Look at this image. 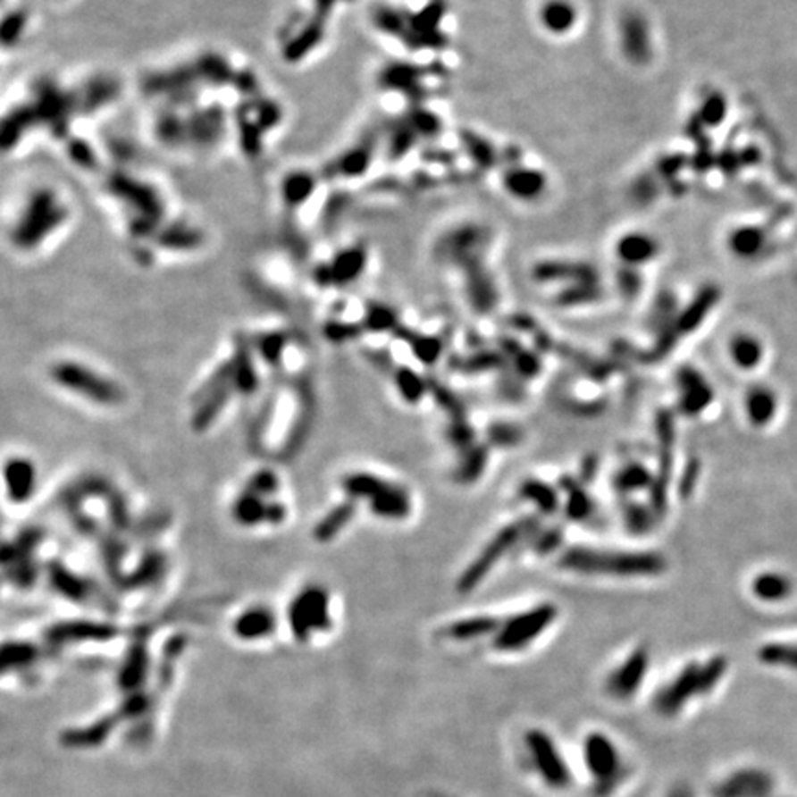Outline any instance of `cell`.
I'll return each mask as SVG.
<instances>
[{
	"label": "cell",
	"instance_id": "46",
	"mask_svg": "<svg viewBox=\"0 0 797 797\" xmlns=\"http://www.w3.org/2000/svg\"><path fill=\"white\" fill-rule=\"evenodd\" d=\"M429 391L434 395L436 403L450 415V419H466L464 403L445 384L436 379H429Z\"/></svg>",
	"mask_w": 797,
	"mask_h": 797
},
{
	"label": "cell",
	"instance_id": "29",
	"mask_svg": "<svg viewBox=\"0 0 797 797\" xmlns=\"http://www.w3.org/2000/svg\"><path fill=\"white\" fill-rule=\"evenodd\" d=\"M504 355L495 351H482L469 357H454L449 365L452 372L466 373V375H478L486 372H502L504 367Z\"/></svg>",
	"mask_w": 797,
	"mask_h": 797
},
{
	"label": "cell",
	"instance_id": "55",
	"mask_svg": "<svg viewBox=\"0 0 797 797\" xmlns=\"http://www.w3.org/2000/svg\"><path fill=\"white\" fill-rule=\"evenodd\" d=\"M500 391L509 401H521L524 395V388L521 384V377L514 372V375H504L500 381Z\"/></svg>",
	"mask_w": 797,
	"mask_h": 797
},
{
	"label": "cell",
	"instance_id": "3",
	"mask_svg": "<svg viewBox=\"0 0 797 797\" xmlns=\"http://www.w3.org/2000/svg\"><path fill=\"white\" fill-rule=\"evenodd\" d=\"M729 661L715 656L705 663L691 661L651 698V710L663 722H677L696 701L709 698L726 677Z\"/></svg>",
	"mask_w": 797,
	"mask_h": 797
},
{
	"label": "cell",
	"instance_id": "43",
	"mask_svg": "<svg viewBox=\"0 0 797 797\" xmlns=\"http://www.w3.org/2000/svg\"><path fill=\"white\" fill-rule=\"evenodd\" d=\"M759 659L770 667H784L790 670H797V646L793 644H764L759 650Z\"/></svg>",
	"mask_w": 797,
	"mask_h": 797
},
{
	"label": "cell",
	"instance_id": "52",
	"mask_svg": "<svg viewBox=\"0 0 797 797\" xmlns=\"http://www.w3.org/2000/svg\"><path fill=\"white\" fill-rule=\"evenodd\" d=\"M247 490H251L253 493H257L264 499H270L273 493H277L279 490V478L273 471H259L257 474H253L247 482Z\"/></svg>",
	"mask_w": 797,
	"mask_h": 797
},
{
	"label": "cell",
	"instance_id": "44",
	"mask_svg": "<svg viewBox=\"0 0 797 797\" xmlns=\"http://www.w3.org/2000/svg\"><path fill=\"white\" fill-rule=\"evenodd\" d=\"M486 436H488L490 445L499 447V449H511V447H517L523 441L524 432L519 424L499 421V423H493L488 426Z\"/></svg>",
	"mask_w": 797,
	"mask_h": 797
},
{
	"label": "cell",
	"instance_id": "35",
	"mask_svg": "<svg viewBox=\"0 0 797 797\" xmlns=\"http://www.w3.org/2000/svg\"><path fill=\"white\" fill-rule=\"evenodd\" d=\"M488 458H490V452H488L486 445H480V443L473 445L469 450L462 452V460H460L457 471H454V478H457V482H460V483L476 482L483 474V471H486Z\"/></svg>",
	"mask_w": 797,
	"mask_h": 797
},
{
	"label": "cell",
	"instance_id": "1",
	"mask_svg": "<svg viewBox=\"0 0 797 797\" xmlns=\"http://www.w3.org/2000/svg\"><path fill=\"white\" fill-rule=\"evenodd\" d=\"M519 770L532 784L552 797L571 793L580 783L576 757L571 759L561 740L543 724H528L514 740Z\"/></svg>",
	"mask_w": 797,
	"mask_h": 797
},
{
	"label": "cell",
	"instance_id": "5",
	"mask_svg": "<svg viewBox=\"0 0 797 797\" xmlns=\"http://www.w3.org/2000/svg\"><path fill=\"white\" fill-rule=\"evenodd\" d=\"M539 526L541 521L537 517H524L499 530L497 535L476 556V559L462 573L460 580L457 582L458 592L462 594L473 592L483 582V578L493 571V566L499 563V559L506 556L524 537L535 535L539 532Z\"/></svg>",
	"mask_w": 797,
	"mask_h": 797
},
{
	"label": "cell",
	"instance_id": "4",
	"mask_svg": "<svg viewBox=\"0 0 797 797\" xmlns=\"http://www.w3.org/2000/svg\"><path fill=\"white\" fill-rule=\"evenodd\" d=\"M559 566L583 575H615L620 578H633L665 573L667 559L658 552H611L573 547L561 554Z\"/></svg>",
	"mask_w": 797,
	"mask_h": 797
},
{
	"label": "cell",
	"instance_id": "19",
	"mask_svg": "<svg viewBox=\"0 0 797 797\" xmlns=\"http://www.w3.org/2000/svg\"><path fill=\"white\" fill-rule=\"evenodd\" d=\"M4 478L8 486V495L15 504H22L34 495L38 473L32 462H28L24 458L10 460L6 464Z\"/></svg>",
	"mask_w": 797,
	"mask_h": 797
},
{
	"label": "cell",
	"instance_id": "53",
	"mask_svg": "<svg viewBox=\"0 0 797 797\" xmlns=\"http://www.w3.org/2000/svg\"><path fill=\"white\" fill-rule=\"evenodd\" d=\"M617 284H618L620 294H622L625 299H633V298H637V294L641 292L642 281H641V275L637 273L635 268L622 266V270H620L618 275H617Z\"/></svg>",
	"mask_w": 797,
	"mask_h": 797
},
{
	"label": "cell",
	"instance_id": "8",
	"mask_svg": "<svg viewBox=\"0 0 797 797\" xmlns=\"http://www.w3.org/2000/svg\"><path fill=\"white\" fill-rule=\"evenodd\" d=\"M656 436H658V473L653 476V483L650 488V508L659 521L668 511V486L674 464L675 423L670 410H659L656 414Z\"/></svg>",
	"mask_w": 797,
	"mask_h": 797
},
{
	"label": "cell",
	"instance_id": "51",
	"mask_svg": "<svg viewBox=\"0 0 797 797\" xmlns=\"http://www.w3.org/2000/svg\"><path fill=\"white\" fill-rule=\"evenodd\" d=\"M700 471H701V464H700L698 458H691L687 462V466L683 467V473H681L679 482H677V495L683 500H689L694 495L696 483H698V478H700Z\"/></svg>",
	"mask_w": 797,
	"mask_h": 797
},
{
	"label": "cell",
	"instance_id": "41",
	"mask_svg": "<svg viewBox=\"0 0 797 797\" xmlns=\"http://www.w3.org/2000/svg\"><path fill=\"white\" fill-rule=\"evenodd\" d=\"M231 369H233V384L237 388V391L240 393H253L259 386V375L255 372L253 362H251V355L244 349H240L237 353V357L231 360Z\"/></svg>",
	"mask_w": 797,
	"mask_h": 797
},
{
	"label": "cell",
	"instance_id": "24",
	"mask_svg": "<svg viewBox=\"0 0 797 797\" xmlns=\"http://www.w3.org/2000/svg\"><path fill=\"white\" fill-rule=\"evenodd\" d=\"M552 349H556V353L563 360H566L568 364H573L575 367H578V372H582L585 377H589L592 381H598V382L606 381V379H609L617 372V365L613 362L592 358V357H589L585 353H580V351L573 349L571 346H552Z\"/></svg>",
	"mask_w": 797,
	"mask_h": 797
},
{
	"label": "cell",
	"instance_id": "38",
	"mask_svg": "<svg viewBox=\"0 0 797 797\" xmlns=\"http://www.w3.org/2000/svg\"><path fill=\"white\" fill-rule=\"evenodd\" d=\"M753 592L760 600L766 602H779L784 600L792 592V582L777 573H762L753 582Z\"/></svg>",
	"mask_w": 797,
	"mask_h": 797
},
{
	"label": "cell",
	"instance_id": "37",
	"mask_svg": "<svg viewBox=\"0 0 797 797\" xmlns=\"http://www.w3.org/2000/svg\"><path fill=\"white\" fill-rule=\"evenodd\" d=\"M731 358L736 365L742 369H753L762 360V346L760 341L751 334H736L731 340Z\"/></svg>",
	"mask_w": 797,
	"mask_h": 797
},
{
	"label": "cell",
	"instance_id": "54",
	"mask_svg": "<svg viewBox=\"0 0 797 797\" xmlns=\"http://www.w3.org/2000/svg\"><path fill=\"white\" fill-rule=\"evenodd\" d=\"M284 344H287V340H284L282 334H266V336H263V338L259 340V353H261L268 362L273 364L275 360L281 358V353H282V349H284Z\"/></svg>",
	"mask_w": 797,
	"mask_h": 797
},
{
	"label": "cell",
	"instance_id": "27",
	"mask_svg": "<svg viewBox=\"0 0 797 797\" xmlns=\"http://www.w3.org/2000/svg\"><path fill=\"white\" fill-rule=\"evenodd\" d=\"M268 506H270L268 499L264 502V497L253 493L251 490L246 488L233 504V519L242 526H255L266 523Z\"/></svg>",
	"mask_w": 797,
	"mask_h": 797
},
{
	"label": "cell",
	"instance_id": "6",
	"mask_svg": "<svg viewBox=\"0 0 797 797\" xmlns=\"http://www.w3.org/2000/svg\"><path fill=\"white\" fill-rule=\"evenodd\" d=\"M558 617L554 604H541L508 618L493 637V648L500 653H517L530 646L541 633L550 628Z\"/></svg>",
	"mask_w": 797,
	"mask_h": 797
},
{
	"label": "cell",
	"instance_id": "16",
	"mask_svg": "<svg viewBox=\"0 0 797 797\" xmlns=\"http://www.w3.org/2000/svg\"><path fill=\"white\" fill-rule=\"evenodd\" d=\"M117 628L113 624L98 622H65L58 624L48 632L46 639L54 644L71 641H109L117 635Z\"/></svg>",
	"mask_w": 797,
	"mask_h": 797
},
{
	"label": "cell",
	"instance_id": "14",
	"mask_svg": "<svg viewBox=\"0 0 797 797\" xmlns=\"http://www.w3.org/2000/svg\"><path fill=\"white\" fill-rule=\"evenodd\" d=\"M659 253H661L659 240L653 235L642 231H630L615 242V255L622 263V266L630 268L642 266L656 259Z\"/></svg>",
	"mask_w": 797,
	"mask_h": 797
},
{
	"label": "cell",
	"instance_id": "23",
	"mask_svg": "<svg viewBox=\"0 0 797 797\" xmlns=\"http://www.w3.org/2000/svg\"><path fill=\"white\" fill-rule=\"evenodd\" d=\"M467 268V294L471 305L478 312H491L497 303V290L491 277L482 270L478 263L466 266Z\"/></svg>",
	"mask_w": 797,
	"mask_h": 797
},
{
	"label": "cell",
	"instance_id": "11",
	"mask_svg": "<svg viewBox=\"0 0 797 797\" xmlns=\"http://www.w3.org/2000/svg\"><path fill=\"white\" fill-rule=\"evenodd\" d=\"M776 779L762 768H738L720 779L709 790L710 797H772Z\"/></svg>",
	"mask_w": 797,
	"mask_h": 797
},
{
	"label": "cell",
	"instance_id": "10",
	"mask_svg": "<svg viewBox=\"0 0 797 797\" xmlns=\"http://www.w3.org/2000/svg\"><path fill=\"white\" fill-rule=\"evenodd\" d=\"M650 670V651L646 646H637L617 668H613L604 681V696L617 703H632L644 687Z\"/></svg>",
	"mask_w": 797,
	"mask_h": 797
},
{
	"label": "cell",
	"instance_id": "49",
	"mask_svg": "<svg viewBox=\"0 0 797 797\" xmlns=\"http://www.w3.org/2000/svg\"><path fill=\"white\" fill-rule=\"evenodd\" d=\"M561 543H563V528L561 526H552V528H547L543 532L539 530L533 535L532 549L539 556H547V554L556 552L561 547Z\"/></svg>",
	"mask_w": 797,
	"mask_h": 797
},
{
	"label": "cell",
	"instance_id": "57",
	"mask_svg": "<svg viewBox=\"0 0 797 797\" xmlns=\"http://www.w3.org/2000/svg\"><path fill=\"white\" fill-rule=\"evenodd\" d=\"M604 408H606V403L592 401V403H575L571 410L578 415H598V414H602Z\"/></svg>",
	"mask_w": 797,
	"mask_h": 797
},
{
	"label": "cell",
	"instance_id": "7",
	"mask_svg": "<svg viewBox=\"0 0 797 797\" xmlns=\"http://www.w3.org/2000/svg\"><path fill=\"white\" fill-rule=\"evenodd\" d=\"M50 375L60 386H63L78 395L88 397L89 401L104 405V407H115L124 398L121 386L95 373L93 369H88L78 362L55 364L52 367Z\"/></svg>",
	"mask_w": 797,
	"mask_h": 797
},
{
	"label": "cell",
	"instance_id": "20",
	"mask_svg": "<svg viewBox=\"0 0 797 797\" xmlns=\"http://www.w3.org/2000/svg\"><path fill=\"white\" fill-rule=\"evenodd\" d=\"M277 628L273 613L266 608H251L233 622V633L242 641H261L270 637Z\"/></svg>",
	"mask_w": 797,
	"mask_h": 797
},
{
	"label": "cell",
	"instance_id": "48",
	"mask_svg": "<svg viewBox=\"0 0 797 797\" xmlns=\"http://www.w3.org/2000/svg\"><path fill=\"white\" fill-rule=\"evenodd\" d=\"M445 436L454 449H458L462 452H466L473 445H476L474 431H473V426L467 423V419H450V423L447 424Z\"/></svg>",
	"mask_w": 797,
	"mask_h": 797
},
{
	"label": "cell",
	"instance_id": "25",
	"mask_svg": "<svg viewBox=\"0 0 797 797\" xmlns=\"http://www.w3.org/2000/svg\"><path fill=\"white\" fill-rule=\"evenodd\" d=\"M559 488L566 493L565 514L571 521H585L592 514V499L576 476L565 474L559 478Z\"/></svg>",
	"mask_w": 797,
	"mask_h": 797
},
{
	"label": "cell",
	"instance_id": "45",
	"mask_svg": "<svg viewBox=\"0 0 797 797\" xmlns=\"http://www.w3.org/2000/svg\"><path fill=\"white\" fill-rule=\"evenodd\" d=\"M598 299H602V289L598 287L596 282L589 284V282H580V284H573L571 289L563 290L556 303L561 306H576V305H585V303H594Z\"/></svg>",
	"mask_w": 797,
	"mask_h": 797
},
{
	"label": "cell",
	"instance_id": "34",
	"mask_svg": "<svg viewBox=\"0 0 797 797\" xmlns=\"http://www.w3.org/2000/svg\"><path fill=\"white\" fill-rule=\"evenodd\" d=\"M395 334L403 341H407V344L412 348L414 355L426 365H432L443 351V341L436 336H424V334L414 332L410 329H403V327H397Z\"/></svg>",
	"mask_w": 797,
	"mask_h": 797
},
{
	"label": "cell",
	"instance_id": "30",
	"mask_svg": "<svg viewBox=\"0 0 797 797\" xmlns=\"http://www.w3.org/2000/svg\"><path fill=\"white\" fill-rule=\"evenodd\" d=\"M500 349H502V355L511 362V365H514V372L521 379H533L541 373L539 357L535 353L524 349L521 344H517L516 340L504 338L500 341Z\"/></svg>",
	"mask_w": 797,
	"mask_h": 797
},
{
	"label": "cell",
	"instance_id": "17",
	"mask_svg": "<svg viewBox=\"0 0 797 797\" xmlns=\"http://www.w3.org/2000/svg\"><path fill=\"white\" fill-rule=\"evenodd\" d=\"M537 19L545 28V32L552 36H565L573 32V28L576 26L578 10L568 0H545L539 8Z\"/></svg>",
	"mask_w": 797,
	"mask_h": 797
},
{
	"label": "cell",
	"instance_id": "21",
	"mask_svg": "<svg viewBox=\"0 0 797 797\" xmlns=\"http://www.w3.org/2000/svg\"><path fill=\"white\" fill-rule=\"evenodd\" d=\"M500 620L495 617H471L464 620L450 622L441 630V635L449 641L457 642H469L476 639H483L488 635H493L500 630Z\"/></svg>",
	"mask_w": 797,
	"mask_h": 797
},
{
	"label": "cell",
	"instance_id": "33",
	"mask_svg": "<svg viewBox=\"0 0 797 797\" xmlns=\"http://www.w3.org/2000/svg\"><path fill=\"white\" fill-rule=\"evenodd\" d=\"M519 495H521V499L535 504L541 514H545V516L556 514L559 508L558 491L552 486H549V483L541 482V480H533V478L524 480L519 488Z\"/></svg>",
	"mask_w": 797,
	"mask_h": 797
},
{
	"label": "cell",
	"instance_id": "15",
	"mask_svg": "<svg viewBox=\"0 0 797 797\" xmlns=\"http://www.w3.org/2000/svg\"><path fill=\"white\" fill-rule=\"evenodd\" d=\"M547 178L543 172H539L535 168L526 166H514L504 172L502 187L504 190L521 202H533V199L541 197L547 190Z\"/></svg>",
	"mask_w": 797,
	"mask_h": 797
},
{
	"label": "cell",
	"instance_id": "13",
	"mask_svg": "<svg viewBox=\"0 0 797 797\" xmlns=\"http://www.w3.org/2000/svg\"><path fill=\"white\" fill-rule=\"evenodd\" d=\"M622 52L635 65L648 63L651 58V39L648 22L639 12H628L620 19Z\"/></svg>",
	"mask_w": 797,
	"mask_h": 797
},
{
	"label": "cell",
	"instance_id": "58",
	"mask_svg": "<svg viewBox=\"0 0 797 797\" xmlns=\"http://www.w3.org/2000/svg\"><path fill=\"white\" fill-rule=\"evenodd\" d=\"M663 797H696V795L689 783H675L674 786L668 788V792Z\"/></svg>",
	"mask_w": 797,
	"mask_h": 797
},
{
	"label": "cell",
	"instance_id": "42",
	"mask_svg": "<svg viewBox=\"0 0 797 797\" xmlns=\"http://www.w3.org/2000/svg\"><path fill=\"white\" fill-rule=\"evenodd\" d=\"M50 580L54 583V587L58 589V592H62L63 596L71 598V600H83L88 596V585H85L80 578L72 576L65 566L55 565L50 568Z\"/></svg>",
	"mask_w": 797,
	"mask_h": 797
},
{
	"label": "cell",
	"instance_id": "28",
	"mask_svg": "<svg viewBox=\"0 0 797 797\" xmlns=\"http://www.w3.org/2000/svg\"><path fill=\"white\" fill-rule=\"evenodd\" d=\"M766 235L760 227L742 225L731 231L727 239V246L733 255L740 259H753L764 249Z\"/></svg>",
	"mask_w": 797,
	"mask_h": 797
},
{
	"label": "cell",
	"instance_id": "50",
	"mask_svg": "<svg viewBox=\"0 0 797 797\" xmlns=\"http://www.w3.org/2000/svg\"><path fill=\"white\" fill-rule=\"evenodd\" d=\"M365 327L369 331L375 332H382V331H390V329H397V316L395 312L388 306L382 305H375L367 310L365 316Z\"/></svg>",
	"mask_w": 797,
	"mask_h": 797
},
{
	"label": "cell",
	"instance_id": "31",
	"mask_svg": "<svg viewBox=\"0 0 797 797\" xmlns=\"http://www.w3.org/2000/svg\"><path fill=\"white\" fill-rule=\"evenodd\" d=\"M355 509H357L355 500H348L344 504L332 508L315 528V539L318 541V543H329V541H332L341 530H344L351 523V519L355 516Z\"/></svg>",
	"mask_w": 797,
	"mask_h": 797
},
{
	"label": "cell",
	"instance_id": "56",
	"mask_svg": "<svg viewBox=\"0 0 797 797\" xmlns=\"http://www.w3.org/2000/svg\"><path fill=\"white\" fill-rule=\"evenodd\" d=\"M596 473H598V457L589 454V457H585L580 466V482L582 483L592 482L596 478Z\"/></svg>",
	"mask_w": 797,
	"mask_h": 797
},
{
	"label": "cell",
	"instance_id": "26",
	"mask_svg": "<svg viewBox=\"0 0 797 797\" xmlns=\"http://www.w3.org/2000/svg\"><path fill=\"white\" fill-rule=\"evenodd\" d=\"M533 275L537 281H561V279H573L575 284L580 282H596L598 273L589 264H571V263H543L537 264L533 270Z\"/></svg>",
	"mask_w": 797,
	"mask_h": 797
},
{
	"label": "cell",
	"instance_id": "40",
	"mask_svg": "<svg viewBox=\"0 0 797 797\" xmlns=\"http://www.w3.org/2000/svg\"><path fill=\"white\" fill-rule=\"evenodd\" d=\"M622 516H624V524L628 528V532L632 535H644L648 533L653 524H656L658 517L653 514L650 506L639 504L630 500L628 504H624L622 508Z\"/></svg>",
	"mask_w": 797,
	"mask_h": 797
},
{
	"label": "cell",
	"instance_id": "9",
	"mask_svg": "<svg viewBox=\"0 0 797 797\" xmlns=\"http://www.w3.org/2000/svg\"><path fill=\"white\" fill-rule=\"evenodd\" d=\"M289 622L294 639L306 642L312 633L327 632L331 628L329 596L322 587H306L290 604Z\"/></svg>",
	"mask_w": 797,
	"mask_h": 797
},
{
	"label": "cell",
	"instance_id": "2",
	"mask_svg": "<svg viewBox=\"0 0 797 797\" xmlns=\"http://www.w3.org/2000/svg\"><path fill=\"white\" fill-rule=\"evenodd\" d=\"M576 766L589 797H620L635 779L637 766L622 740L602 727H589L578 744Z\"/></svg>",
	"mask_w": 797,
	"mask_h": 797
},
{
	"label": "cell",
	"instance_id": "12",
	"mask_svg": "<svg viewBox=\"0 0 797 797\" xmlns=\"http://www.w3.org/2000/svg\"><path fill=\"white\" fill-rule=\"evenodd\" d=\"M675 382L679 388V410L685 415H700L715 398L713 388L703 379L698 369L683 365L677 369Z\"/></svg>",
	"mask_w": 797,
	"mask_h": 797
},
{
	"label": "cell",
	"instance_id": "47",
	"mask_svg": "<svg viewBox=\"0 0 797 797\" xmlns=\"http://www.w3.org/2000/svg\"><path fill=\"white\" fill-rule=\"evenodd\" d=\"M727 115V100L722 93H710L701 107H700V121L710 128H717L726 121Z\"/></svg>",
	"mask_w": 797,
	"mask_h": 797
},
{
	"label": "cell",
	"instance_id": "22",
	"mask_svg": "<svg viewBox=\"0 0 797 797\" xmlns=\"http://www.w3.org/2000/svg\"><path fill=\"white\" fill-rule=\"evenodd\" d=\"M369 508H372L373 514L381 519L398 521L408 517L412 504L407 490H403L401 486H395V483H390L382 493L369 500Z\"/></svg>",
	"mask_w": 797,
	"mask_h": 797
},
{
	"label": "cell",
	"instance_id": "32",
	"mask_svg": "<svg viewBox=\"0 0 797 797\" xmlns=\"http://www.w3.org/2000/svg\"><path fill=\"white\" fill-rule=\"evenodd\" d=\"M776 410H777V401L770 388L755 386L748 391L746 412L755 426H764L770 423L776 415Z\"/></svg>",
	"mask_w": 797,
	"mask_h": 797
},
{
	"label": "cell",
	"instance_id": "39",
	"mask_svg": "<svg viewBox=\"0 0 797 797\" xmlns=\"http://www.w3.org/2000/svg\"><path fill=\"white\" fill-rule=\"evenodd\" d=\"M393 379H395V386H397L398 393H401L405 401L410 405L419 403L424 397L426 390H429V382H426L419 373H415L410 367H395Z\"/></svg>",
	"mask_w": 797,
	"mask_h": 797
},
{
	"label": "cell",
	"instance_id": "36",
	"mask_svg": "<svg viewBox=\"0 0 797 797\" xmlns=\"http://www.w3.org/2000/svg\"><path fill=\"white\" fill-rule=\"evenodd\" d=\"M651 483H653V474L642 464H628L613 478V488L620 495H628L644 488H651Z\"/></svg>",
	"mask_w": 797,
	"mask_h": 797
},
{
	"label": "cell",
	"instance_id": "18",
	"mask_svg": "<svg viewBox=\"0 0 797 797\" xmlns=\"http://www.w3.org/2000/svg\"><path fill=\"white\" fill-rule=\"evenodd\" d=\"M718 299H720L718 287H715V284H707V287H703L696 294L692 303L677 316V320H675L677 334L683 336V334H689V332L696 331L701 325V322L707 318L709 312L713 310V306L718 303Z\"/></svg>",
	"mask_w": 797,
	"mask_h": 797
}]
</instances>
